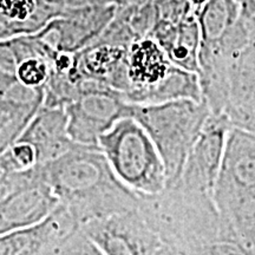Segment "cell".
Segmentation results:
<instances>
[{
  "mask_svg": "<svg viewBox=\"0 0 255 255\" xmlns=\"http://www.w3.org/2000/svg\"><path fill=\"white\" fill-rule=\"evenodd\" d=\"M60 11L44 0H0V40L37 33Z\"/></svg>",
  "mask_w": 255,
  "mask_h": 255,
  "instance_id": "obj_17",
  "label": "cell"
},
{
  "mask_svg": "<svg viewBox=\"0 0 255 255\" xmlns=\"http://www.w3.org/2000/svg\"><path fill=\"white\" fill-rule=\"evenodd\" d=\"M131 107L108 85L85 81L77 97L65 105L70 138L77 144L98 145L117 121L131 117Z\"/></svg>",
  "mask_w": 255,
  "mask_h": 255,
  "instance_id": "obj_7",
  "label": "cell"
},
{
  "mask_svg": "<svg viewBox=\"0 0 255 255\" xmlns=\"http://www.w3.org/2000/svg\"><path fill=\"white\" fill-rule=\"evenodd\" d=\"M40 108L0 98V154L7 150L20 137Z\"/></svg>",
  "mask_w": 255,
  "mask_h": 255,
  "instance_id": "obj_18",
  "label": "cell"
},
{
  "mask_svg": "<svg viewBox=\"0 0 255 255\" xmlns=\"http://www.w3.org/2000/svg\"><path fill=\"white\" fill-rule=\"evenodd\" d=\"M135 2H144V1H154V0H132Z\"/></svg>",
  "mask_w": 255,
  "mask_h": 255,
  "instance_id": "obj_26",
  "label": "cell"
},
{
  "mask_svg": "<svg viewBox=\"0 0 255 255\" xmlns=\"http://www.w3.org/2000/svg\"><path fill=\"white\" fill-rule=\"evenodd\" d=\"M229 129L225 117L210 114L175 183L214 195Z\"/></svg>",
  "mask_w": 255,
  "mask_h": 255,
  "instance_id": "obj_10",
  "label": "cell"
},
{
  "mask_svg": "<svg viewBox=\"0 0 255 255\" xmlns=\"http://www.w3.org/2000/svg\"><path fill=\"white\" fill-rule=\"evenodd\" d=\"M209 115L210 110L203 100L132 104L131 117L148 132L163 161L167 187L180 178Z\"/></svg>",
  "mask_w": 255,
  "mask_h": 255,
  "instance_id": "obj_4",
  "label": "cell"
},
{
  "mask_svg": "<svg viewBox=\"0 0 255 255\" xmlns=\"http://www.w3.org/2000/svg\"><path fill=\"white\" fill-rule=\"evenodd\" d=\"M248 18V43L245 52V62L255 66V18Z\"/></svg>",
  "mask_w": 255,
  "mask_h": 255,
  "instance_id": "obj_22",
  "label": "cell"
},
{
  "mask_svg": "<svg viewBox=\"0 0 255 255\" xmlns=\"http://www.w3.org/2000/svg\"><path fill=\"white\" fill-rule=\"evenodd\" d=\"M246 17L255 18V0H238Z\"/></svg>",
  "mask_w": 255,
  "mask_h": 255,
  "instance_id": "obj_23",
  "label": "cell"
},
{
  "mask_svg": "<svg viewBox=\"0 0 255 255\" xmlns=\"http://www.w3.org/2000/svg\"><path fill=\"white\" fill-rule=\"evenodd\" d=\"M138 209L162 244L178 255H254L213 194L174 183L156 195H139Z\"/></svg>",
  "mask_w": 255,
  "mask_h": 255,
  "instance_id": "obj_1",
  "label": "cell"
},
{
  "mask_svg": "<svg viewBox=\"0 0 255 255\" xmlns=\"http://www.w3.org/2000/svg\"><path fill=\"white\" fill-rule=\"evenodd\" d=\"M246 246L255 255V209L250 210L231 221Z\"/></svg>",
  "mask_w": 255,
  "mask_h": 255,
  "instance_id": "obj_21",
  "label": "cell"
},
{
  "mask_svg": "<svg viewBox=\"0 0 255 255\" xmlns=\"http://www.w3.org/2000/svg\"><path fill=\"white\" fill-rule=\"evenodd\" d=\"M214 201L229 221L255 209V135L231 128L214 188Z\"/></svg>",
  "mask_w": 255,
  "mask_h": 255,
  "instance_id": "obj_6",
  "label": "cell"
},
{
  "mask_svg": "<svg viewBox=\"0 0 255 255\" xmlns=\"http://www.w3.org/2000/svg\"><path fill=\"white\" fill-rule=\"evenodd\" d=\"M59 201L38 181L0 200V235L37 225L55 212Z\"/></svg>",
  "mask_w": 255,
  "mask_h": 255,
  "instance_id": "obj_11",
  "label": "cell"
},
{
  "mask_svg": "<svg viewBox=\"0 0 255 255\" xmlns=\"http://www.w3.org/2000/svg\"><path fill=\"white\" fill-rule=\"evenodd\" d=\"M119 94L129 104H158L176 100L202 101L199 76L178 68L151 36L128 47Z\"/></svg>",
  "mask_w": 255,
  "mask_h": 255,
  "instance_id": "obj_3",
  "label": "cell"
},
{
  "mask_svg": "<svg viewBox=\"0 0 255 255\" xmlns=\"http://www.w3.org/2000/svg\"><path fill=\"white\" fill-rule=\"evenodd\" d=\"M231 128L255 135V66L239 62L229 71L221 111Z\"/></svg>",
  "mask_w": 255,
  "mask_h": 255,
  "instance_id": "obj_14",
  "label": "cell"
},
{
  "mask_svg": "<svg viewBox=\"0 0 255 255\" xmlns=\"http://www.w3.org/2000/svg\"><path fill=\"white\" fill-rule=\"evenodd\" d=\"M155 255H178L177 252H175L173 248H170L167 245L162 244L157 251H156Z\"/></svg>",
  "mask_w": 255,
  "mask_h": 255,
  "instance_id": "obj_24",
  "label": "cell"
},
{
  "mask_svg": "<svg viewBox=\"0 0 255 255\" xmlns=\"http://www.w3.org/2000/svg\"><path fill=\"white\" fill-rule=\"evenodd\" d=\"M43 255H103V253L77 227Z\"/></svg>",
  "mask_w": 255,
  "mask_h": 255,
  "instance_id": "obj_19",
  "label": "cell"
},
{
  "mask_svg": "<svg viewBox=\"0 0 255 255\" xmlns=\"http://www.w3.org/2000/svg\"><path fill=\"white\" fill-rule=\"evenodd\" d=\"M6 151L8 152L9 157L20 170H31L39 165L36 149L26 142L18 139Z\"/></svg>",
  "mask_w": 255,
  "mask_h": 255,
  "instance_id": "obj_20",
  "label": "cell"
},
{
  "mask_svg": "<svg viewBox=\"0 0 255 255\" xmlns=\"http://www.w3.org/2000/svg\"><path fill=\"white\" fill-rule=\"evenodd\" d=\"M129 45L98 37L77 52V69L83 81L100 83L119 92Z\"/></svg>",
  "mask_w": 255,
  "mask_h": 255,
  "instance_id": "obj_15",
  "label": "cell"
},
{
  "mask_svg": "<svg viewBox=\"0 0 255 255\" xmlns=\"http://www.w3.org/2000/svg\"><path fill=\"white\" fill-rule=\"evenodd\" d=\"M116 11L105 5L64 7L34 36L57 51L77 53L103 33Z\"/></svg>",
  "mask_w": 255,
  "mask_h": 255,
  "instance_id": "obj_9",
  "label": "cell"
},
{
  "mask_svg": "<svg viewBox=\"0 0 255 255\" xmlns=\"http://www.w3.org/2000/svg\"><path fill=\"white\" fill-rule=\"evenodd\" d=\"M78 227L94 220L138 209L139 195L121 182L98 145L76 144L36 168Z\"/></svg>",
  "mask_w": 255,
  "mask_h": 255,
  "instance_id": "obj_2",
  "label": "cell"
},
{
  "mask_svg": "<svg viewBox=\"0 0 255 255\" xmlns=\"http://www.w3.org/2000/svg\"><path fill=\"white\" fill-rule=\"evenodd\" d=\"M150 36L157 41L171 63L187 71H199L201 45L197 18L167 23L156 21Z\"/></svg>",
  "mask_w": 255,
  "mask_h": 255,
  "instance_id": "obj_16",
  "label": "cell"
},
{
  "mask_svg": "<svg viewBox=\"0 0 255 255\" xmlns=\"http://www.w3.org/2000/svg\"><path fill=\"white\" fill-rule=\"evenodd\" d=\"M79 228L103 255H155L162 245L139 209L94 220Z\"/></svg>",
  "mask_w": 255,
  "mask_h": 255,
  "instance_id": "obj_8",
  "label": "cell"
},
{
  "mask_svg": "<svg viewBox=\"0 0 255 255\" xmlns=\"http://www.w3.org/2000/svg\"><path fill=\"white\" fill-rule=\"evenodd\" d=\"M117 178L137 195L150 196L167 187L161 155L148 132L132 117L117 121L98 139Z\"/></svg>",
  "mask_w": 255,
  "mask_h": 255,
  "instance_id": "obj_5",
  "label": "cell"
},
{
  "mask_svg": "<svg viewBox=\"0 0 255 255\" xmlns=\"http://www.w3.org/2000/svg\"><path fill=\"white\" fill-rule=\"evenodd\" d=\"M77 227L70 213L59 205L37 225L0 235V255H43Z\"/></svg>",
  "mask_w": 255,
  "mask_h": 255,
  "instance_id": "obj_12",
  "label": "cell"
},
{
  "mask_svg": "<svg viewBox=\"0 0 255 255\" xmlns=\"http://www.w3.org/2000/svg\"><path fill=\"white\" fill-rule=\"evenodd\" d=\"M46 4H49L50 6H53V7L62 9L68 4V0H44Z\"/></svg>",
  "mask_w": 255,
  "mask_h": 255,
  "instance_id": "obj_25",
  "label": "cell"
},
{
  "mask_svg": "<svg viewBox=\"0 0 255 255\" xmlns=\"http://www.w3.org/2000/svg\"><path fill=\"white\" fill-rule=\"evenodd\" d=\"M18 139L36 149L39 164L59 157L77 144L68 133L65 108L46 105H41Z\"/></svg>",
  "mask_w": 255,
  "mask_h": 255,
  "instance_id": "obj_13",
  "label": "cell"
}]
</instances>
